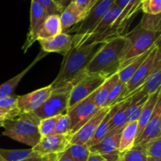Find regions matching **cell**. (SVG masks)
I'll use <instances>...</instances> for the list:
<instances>
[{
  "instance_id": "4fadbf2b",
  "label": "cell",
  "mask_w": 161,
  "mask_h": 161,
  "mask_svg": "<svg viewBox=\"0 0 161 161\" xmlns=\"http://www.w3.org/2000/svg\"><path fill=\"white\" fill-rule=\"evenodd\" d=\"M111 106L101 108L93 117H91L86 124H83L75 133H74L71 137L70 146L71 145L86 144L92 138L97 127L105 115L107 114Z\"/></svg>"
},
{
  "instance_id": "83f0119b",
  "label": "cell",
  "mask_w": 161,
  "mask_h": 161,
  "mask_svg": "<svg viewBox=\"0 0 161 161\" xmlns=\"http://www.w3.org/2000/svg\"><path fill=\"white\" fill-rule=\"evenodd\" d=\"M161 86V64L157 66L149 76L146 83L142 85L143 92L150 96L160 90Z\"/></svg>"
},
{
  "instance_id": "9a60e30c",
  "label": "cell",
  "mask_w": 161,
  "mask_h": 161,
  "mask_svg": "<svg viewBox=\"0 0 161 161\" xmlns=\"http://www.w3.org/2000/svg\"><path fill=\"white\" fill-rule=\"evenodd\" d=\"M159 138H161V97L157 101L152 116L147 124L135 139V146H143Z\"/></svg>"
},
{
  "instance_id": "836d02e7",
  "label": "cell",
  "mask_w": 161,
  "mask_h": 161,
  "mask_svg": "<svg viewBox=\"0 0 161 161\" xmlns=\"http://www.w3.org/2000/svg\"><path fill=\"white\" fill-rule=\"evenodd\" d=\"M0 109L21 113L18 107V96L12 94L0 99Z\"/></svg>"
},
{
  "instance_id": "5b68a950",
  "label": "cell",
  "mask_w": 161,
  "mask_h": 161,
  "mask_svg": "<svg viewBox=\"0 0 161 161\" xmlns=\"http://www.w3.org/2000/svg\"><path fill=\"white\" fill-rule=\"evenodd\" d=\"M53 86V91L47 101L33 112V114L39 119L52 116L64 115L69 110V102L70 97L72 84H58Z\"/></svg>"
},
{
  "instance_id": "5bb4252c",
  "label": "cell",
  "mask_w": 161,
  "mask_h": 161,
  "mask_svg": "<svg viewBox=\"0 0 161 161\" xmlns=\"http://www.w3.org/2000/svg\"><path fill=\"white\" fill-rule=\"evenodd\" d=\"M52 91L53 86L50 84L25 95L18 96L19 109L21 113H33L48 99Z\"/></svg>"
},
{
  "instance_id": "60d3db41",
  "label": "cell",
  "mask_w": 161,
  "mask_h": 161,
  "mask_svg": "<svg viewBox=\"0 0 161 161\" xmlns=\"http://www.w3.org/2000/svg\"><path fill=\"white\" fill-rule=\"evenodd\" d=\"M86 161H108V160H107L105 157H103L102 155H100V154L90 152L89 157H88V159Z\"/></svg>"
},
{
  "instance_id": "f1b7e54d",
  "label": "cell",
  "mask_w": 161,
  "mask_h": 161,
  "mask_svg": "<svg viewBox=\"0 0 161 161\" xmlns=\"http://www.w3.org/2000/svg\"><path fill=\"white\" fill-rule=\"evenodd\" d=\"M138 26L148 31L161 32V14H143Z\"/></svg>"
},
{
  "instance_id": "681fc988",
  "label": "cell",
  "mask_w": 161,
  "mask_h": 161,
  "mask_svg": "<svg viewBox=\"0 0 161 161\" xmlns=\"http://www.w3.org/2000/svg\"><path fill=\"white\" fill-rule=\"evenodd\" d=\"M53 1H54V2H56V3H58V5H59V3H60V1H61V0H53Z\"/></svg>"
},
{
  "instance_id": "bcb514c9",
  "label": "cell",
  "mask_w": 161,
  "mask_h": 161,
  "mask_svg": "<svg viewBox=\"0 0 161 161\" xmlns=\"http://www.w3.org/2000/svg\"><path fill=\"white\" fill-rule=\"evenodd\" d=\"M147 161H161V160H160V159H153L147 157Z\"/></svg>"
},
{
  "instance_id": "74e56055",
  "label": "cell",
  "mask_w": 161,
  "mask_h": 161,
  "mask_svg": "<svg viewBox=\"0 0 161 161\" xmlns=\"http://www.w3.org/2000/svg\"><path fill=\"white\" fill-rule=\"evenodd\" d=\"M45 9L47 15H61L63 9L53 0H36Z\"/></svg>"
},
{
  "instance_id": "8fae6325",
  "label": "cell",
  "mask_w": 161,
  "mask_h": 161,
  "mask_svg": "<svg viewBox=\"0 0 161 161\" xmlns=\"http://www.w3.org/2000/svg\"><path fill=\"white\" fill-rule=\"evenodd\" d=\"M47 14L45 9L39 4L36 0L31 1V11H30V27L28 32L27 34L26 41L22 47L24 53H26L27 50L32 46L38 39V33L42 28Z\"/></svg>"
},
{
  "instance_id": "4316f807",
  "label": "cell",
  "mask_w": 161,
  "mask_h": 161,
  "mask_svg": "<svg viewBox=\"0 0 161 161\" xmlns=\"http://www.w3.org/2000/svg\"><path fill=\"white\" fill-rule=\"evenodd\" d=\"M32 149H0V155L5 161H23L37 155Z\"/></svg>"
},
{
  "instance_id": "e0dca14e",
  "label": "cell",
  "mask_w": 161,
  "mask_h": 161,
  "mask_svg": "<svg viewBox=\"0 0 161 161\" xmlns=\"http://www.w3.org/2000/svg\"><path fill=\"white\" fill-rule=\"evenodd\" d=\"M85 17L86 14L74 2H72L63 9L60 15L62 32L67 33L73 27L80 24Z\"/></svg>"
},
{
  "instance_id": "8992f818",
  "label": "cell",
  "mask_w": 161,
  "mask_h": 161,
  "mask_svg": "<svg viewBox=\"0 0 161 161\" xmlns=\"http://www.w3.org/2000/svg\"><path fill=\"white\" fill-rule=\"evenodd\" d=\"M160 42H157L150 53L145 59L142 64L140 65L138 70L135 72L133 76L126 84V87L123 92L119 102L125 100L130 95L139 91L142 85L146 83L149 75L155 70L156 68L161 64V53H160Z\"/></svg>"
},
{
  "instance_id": "7dc6e473",
  "label": "cell",
  "mask_w": 161,
  "mask_h": 161,
  "mask_svg": "<svg viewBox=\"0 0 161 161\" xmlns=\"http://www.w3.org/2000/svg\"><path fill=\"white\" fill-rule=\"evenodd\" d=\"M116 161H124V160H123V158H122V156H121V155L119 156V157L118 158V160Z\"/></svg>"
},
{
  "instance_id": "f6af8a7d",
  "label": "cell",
  "mask_w": 161,
  "mask_h": 161,
  "mask_svg": "<svg viewBox=\"0 0 161 161\" xmlns=\"http://www.w3.org/2000/svg\"><path fill=\"white\" fill-rule=\"evenodd\" d=\"M23 161H42V156H40L39 154L34 156V157H31L30 158L26 159V160Z\"/></svg>"
},
{
  "instance_id": "4dcf8cb0",
  "label": "cell",
  "mask_w": 161,
  "mask_h": 161,
  "mask_svg": "<svg viewBox=\"0 0 161 161\" xmlns=\"http://www.w3.org/2000/svg\"><path fill=\"white\" fill-rule=\"evenodd\" d=\"M124 161H147L144 146H135L130 150L122 154Z\"/></svg>"
},
{
  "instance_id": "ab89813d",
  "label": "cell",
  "mask_w": 161,
  "mask_h": 161,
  "mask_svg": "<svg viewBox=\"0 0 161 161\" xmlns=\"http://www.w3.org/2000/svg\"><path fill=\"white\" fill-rule=\"evenodd\" d=\"M73 2L86 14V16L90 9L97 3V0H74Z\"/></svg>"
},
{
  "instance_id": "d6986e66",
  "label": "cell",
  "mask_w": 161,
  "mask_h": 161,
  "mask_svg": "<svg viewBox=\"0 0 161 161\" xmlns=\"http://www.w3.org/2000/svg\"><path fill=\"white\" fill-rule=\"evenodd\" d=\"M138 133V121H129L123 127L120 134L119 152L120 155L130 150L135 146Z\"/></svg>"
},
{
  "instance_id": "d4e9b609",
  "label": "cell",
  "mask_w": 161,
  "mask_h": 161,
  "mask_svg": "<svg viewBox=\"0 0 161 161\" xmlns=\"http://www.w3.org/2000/svg\"><path fill=\"white\" fill-rule=\"evenodd\" d=\"M153 47L150 49V50L146 51V53L142 54L141 56L135 58L134 61H132L131 62L127 64V65H125L124 67H123L122 69H120L119 71H118L117 74H118V76H119V81L122 82V83H124V84H127V82L131 79V77L133 76L134 74L135 73V72L138 70V69L140 67V65L142 64L143 61H145V59L147 58V56L149 55V53H150Z\"/></svg>"
},
{
  "instance_id": "d6a6232c",
  "label": "cell",
  "mask_w": 161,
  "mask_h": 161,
  "mask_svg": "<svg viewBox=\"0 0 161 161\" xmlns=\"http://www.w3.org/2000/svg\"><path fill=\"white\" fill-rule=\"evenodd\" d=\"M143 146L146 151V157L161 160V138L152 140Z\"/></svg>"
},
{
  "instance_id": "7a4b0ae2",
  "label": "cell",
  "mask_w": 161,
  "mask_h": 161,
  "mask_svg": "<svg viewBox=\"0 0 161 161\" xmlns=\"http://www.w3.org/2000/svg\"><path fill=\"white\" fill-rule=\"evenodd\" d=\"M129 41L119 36L105 42L85 69V74H98L111 76L120 69L123 57L127 52Z\"/></svg>"
},
{
  "instance_id": "44dd1931",
  "label": "cell",
  "mask_w": 161,
  "mask_h": 161,
  "mask_svg": "<svg viewBox=\"0 0 161 161\" xmlns=\"http://www.w3.org/2000/svg\"><path fill=\"white\" fill-rule=\"evenodd\" d=\"M62 32L60 15L47 16L42 28L38 33V40L48 39Z\"/></svg>"
},
{
  "instance_id": "7bdbcfd3",
  "label": "cell",
  "mask_w": 161,
  "mask_h": 161,
  "mask_svg": "<svg viewBox=\"0 0 161 161\" xmlns=\"http://www.w3.org/2000/svg\"><path fill=\"white\" fill-rule=\"evenodd\" d=\"M58 161H74V160H72L69 156H68L67 154L64 153V152L63 153H61V155H60L59 159H58Z\"/></svg>"
},
{
  "instance_id": "52a82bcc",
  "label": "cell",
  "mask_w": 161,
  "mask_h": 161,
  "mask_svg": "<svg viewBox=\"0 0 161 161\" xmlns=\"http://www.w3.org/2000/svg\"><path fill=\"white\" fill-rule=\"evenodd\" d=\"M108 78L98 74H85L73 84L69 102V109L94 94ZM69 111V110H68Z\"/></svg>"
},
{
  "instance_id": "277c9868",
  "label": "cell",
  "mask_w": 161,
  "mask_h": 161,
  "mask_svg": "<svg viewBox=\"0 0 161 161\" xmlns=\"http://www.w3.org/2000/svg\"><path fill=\"white\" fill-rule=\"evenodd\" d=\"M124 36L128 39L129 46L123 57L120 69L150 50L157 42H160L161 32L148 31L138 25L135 29Z\"/></svg>"
},
{
  "instance_id": "9c48e42d",
  "label": "cell",
  "mask_w": 161,
  "mask_h": 161,
  "mask_svg": "<svg viewBox=\"0 0 161 161\" xmlns=\"http://www.w3.org/2000/svg\"><path fill=\"white\" fill-rule=\"evenodd\" d=\"M114 3L115 0H97L85 18L76 26L69 30L67 34L75 33L76 35H83L92 31Z\"/></svg>"
},
{
  "instance_id": "c3c4849f",
  "label": "cell",
  "mask_w": 161,
  "mask_h": 161,
  "mask_svg": "<svg viewBox=\"0 0 161 161\" xmlns=\"http://www.w3.org/2000/svg\"><path fill=\"white\" fill-rule=\"evenodd\" d=\"M0 161H5V160L3 158V157L1 155H0Z\"/></svg>"
},
{
  "instance_id": "d590c367",
  "label": "cell",
  "mask_w": 161,
  "mask_h": 161,
  "mask_svg": "<svg viewBox=\"0 0 161 161\" xmlns=\"http://www.w3.org/2000/svg\"><path fill=\"white\" fill-rule=\"evenodd\" d=\"M70 129V119L69 115H61L55 125L53 135H69Z\"/></svg>"
},
{
  "instance_id": "484cf974",
  "label": "cell",
  "mask_w": 161,
  "mask_h": 161,
  "mask_svg": "<svg viewBox=\"0 0 161 161\" xmlns=\"http://www.w3.org/2000/svg\"><path fill=\"white\" fill-rule=\"evenodd\" d=\"M113 113V106H111L110 109L108 110L107 114L105 115V116L103 118L102 122L100 123V124L97 127V130H96L94 135H93L92 138L86 144L88 147H91V146L97 144L108 133V131L110 130V121H111Z\"/></svg>"
},
{
  "instance_id": "30bf717a",
  "label": "cell",
  "mask_w": 161,
  "mask_h": 161,
  "mask_svg": "<svg viewBox=\"0 0 161 161\" xmlns=\"http://www.w3.org/2000/svg\"><path fill=\"white\" fill-rule=\"evenodd\" d=\"M123 127H117L109 130L108 133L97 144L89 147L91 153L102 155L108 161H116L120 156L119 144Z\"/></svg>"
},
{
  "instance_id": "f35d334b",
  "label": "cell",
  "mask_w": 161,
  "mask_h": 161,
  "mask_svg": "<svg viewBox=\"0 0 161 161\" xmlns=\"http://www.w3.org/2000/svg\"><path fill=\"white\" fill-rule=\"evenodd\" d=\"M20 114H21V113H18V112H9L6 111V110L0 109V127H3L4 123L6 120L14 119V118L17 117Z\"/></svg>"
},
{
  "instance_id": "7c38bea8",
  "label": "cell",
  "mask_w": 161,
  "mask_h": 161,
  "mask_svg": "<svg viewBox=\"0 0 161 161\" xmlns=\"http://www.w3.org/2000/svg\"><path fill=\"white\" fill-rule=\"evenodd\" d=\"M70 135H51L41 138L33 150L40 156L48 154H61L65 152L70 146Z\"/></svg>"
},
{
  "instance_id": "603a6c76",
  "label": "cell",
  "mask_w": 161,
  "mask_h": 161,
  "mask_svg": "<svg viewBox=\"0 0 161 161\" xmlns=\"http://www.w3.org/2000/svg\"><path fill=\"white\" fill-rule=\"evenodd\" d=\"M118 80H119V76L116 72V74L107 78L106 80L101 85L100 87L94 92V102L99 108H105L107 99H108L112 90L117 83Z\"/></svg>"
},
{
  "instance_id": "ee69618b",
  "label": "cell",
  "mask_w": 161,
  "mask_h": 161,
  "mask_svg": "<svg viewBox=\"0 0 161 161\" xmlns=\"http://www.w3.org/2000/svg\"><path fill=\"white\" fill-rule=\"evenodd\" d=\"M74 0H61L59 3V6L62 9H64V8L66 7L67 6H69L72 2H73Z\"/></svg>"
},
{
  "instance_id": "ba28073f",
  "label": "cell",
  "mask_w": 161,
  "mask_h": 161,
  "mask_svg": "<svg viewBox=\"0 0 161 161\" xmlns=\"http://www.w3.org/2000/svg\"><path fill=\"white\" fill-rule=\"evenodd\" d=\"M94 93L77 103L68 111L67 114L70 119L69 135L71 136L101 109L94 103Z\"/></svg>"
},
{
  "instance_id": "3957f363",
  "label": "cell",
  "mask_w": 161,
  "mask_h": 161,
  "mask_svg": "<svg viewBox=\"0 0 161 161\" xmlns=\"http://www.w3.org/2000/svg\"><path fill=\"white\" fill-rule=\"evenodd\" d=\"M39 121L40 119L32 113H21L17 117L4 123L3 135L33 148L41 139Z\"/></svg>"
},
{
  "instance_id": "cb8c5ba5",
  "label": "cell",
  "mask_w": 161,
  "mask_h": 161,
  "mask_svg": "<svg viewBox=\"0 0 161 161\" xmlns=\"http://www.w3.org/2000/svg\"><path fill=\"white\" fill-rule=\"evenodd\" d=\"M160 97H161V91L160 90H159L157 93L149 96L147 102H146L145 105L143 106L141 114H140L139 118L138 119V133H137V137L140 135L142 130L146 127L148 121L149 120L150 117L152 116L154 108H155L156 105L157 103V101H158Z\"/></svg>"
},
{
  "instance_id": "7402d4cb",
  "label": "cell",
  "mask_w": 161,
  "mask_h": 161,
  "mask_svg": "<svg viewBox=\"0 0 161 161\" xmlns=\"http://www.w3.org/2000/svg\"><path fill=\"white\" fill-rule=\"evenodd\" d=\"M132 95L126 98L125 100L116 102L113 105V113L110 121V130L117 127H124L127 123V109Z\"/></svg>"
},
{
  "instance_id": "1f68e13d",
  "label": "cell",
  "mask_w": 161,
  "mask_h": 161,
  "mask_svg": "<svg viewBox=\"0 0 161 161\" xmlns=\"http://www.w3.org/2000/svg\"><path fill=\"white\" fill-rule=\"evenodd\" d=\"M60 116H52V117L40 119L39 124V132L40 134L41 138L53 135L55 125H56V123Z\"/></svg>"
},
{
  "instance_id": "ffe728a7",
  "label": "cell",
  "mask_w": 161,
  "mask_h": 161,
  "mask_svg": "<svg viewBox=\"0 0 161 161\" xmlns=\"http://www.w3.org/2000/svg\"><path fill=\"white\" fill-rule=\"evenodd\" d=\"M142 88L132 95L130 104L127 109V122L138 121L143 106L149 98V96L145 94Z\"/></svg>"
},
{
  "instance_id": "e575fe53",
  "label": "cell",
  "mask_w": 161,
  "mask_h": 161,
  "mask_svg": "<svg viewBox=\"0 0 161 161\" xmlns=\"http://www.w3.org/2000/svg\"><path fill=\"white\" fill-rule=\"evenodd\" d=\"M125 87H126V84H124V83H123L122 82L118 80L117 83L115 85L113 89L112 90L111 93H110L109 96H108V99H107L106 103H105V107L113 106L114 104H116V102H119L123 92H124V90H125Z\"/></svg>"
},
{
  "instance_id": "b9f144b4",
  "label": "cell",
  "mask_w": 161,
  "mask_h": 161,
  "mask_svg": "<svg viewBox=\"0 0 161 161\" xmlns=\"http://www.w3.org/2000/svg\"><path fill=\"white\" fill-rule=\"evenodd\" d=\"M61 154H48V155H44L42 156V161H58Z\"/></svg>"
},
{
  "instance_id": "ac0fdd59",
  "label": "cell",
  "mask_w": 161,
  "mask_h": 161,
  "mask_svg": "<svg viewBox=\"0 0 161 161\" xmlns=\"http://www.w3.org/2000/svg\"><path fill=\"white\" fill-rule=\"evenodd\" d=\"M47 54V53H46V52L42 51V50H41V51L39 52V54L37 55L36 59H35L34 61H33L25 69V70H23L21 72H20L19 74L16 75L15 76L11 78L10 80H7L6 82L3 83V84L0 85V99L3 98V97H6V96H9L14 94L17 86H18V84L20 83V82L21 81L22 79L24 78V76L26 75L27 72H29L30 69H31L38 61L42 60Z\"/></svg>"
},
{
  "instance_id": "8d00e7d4",
  "label": "cell",
  "mask_w": 161,
  "mask_h": 161,
  "mask_svg": "<svg viewBox=\"0 0 161 161\" xmlns=\"http://www.w3.org/2000/svg\"><path fill=\"white\" fill-rule=\"evenodd\" d=\"M141 10L143 14H161V0H142Z\"/></svg>"
},
{
  "instance_id": "6da1fadb",
  "label": "cell",
  "mask_w": 161,
  "mask_h": 161,
  "mask_svg": "<svg viewBox=\"0 0 161 161\" xmlns=\"http://www.w3.org/2000/svg\"><path fill=\"white\" fill-rule=\"evenodd\" d=\"M103 42H93L83 45H74L64 56L61 69L53 85L72 84L84 75L85 69L94 55L103 46Z\"/></svg>"
},
{
  "instance_id": "f546056e",
  "label": "cell",
  "mask_w": 161,
  "mask_h": 161,
  "mask_svg": "<svg viewBox=\"0 0 161 161\" xmlns=\"http://www.w3.org/2000/svg\"><path fill=\"white\" fill-rule=\"evenodd\" d=\"M64 153L74 161H86L90 154L89 147L85 145H71Z\"/></svg>"
},
{
  "instance_id": "2e32d148",
  "label": "cell",
  "mask_w": 161,
  "mask_h": 161,
  "mask_svg": "<svg viewBox=\"0 0 161 161\" xmlns=\"http://www.w3.org/2000/svg\"><path fill=\"white\" fill-rule=\"evenodd\" d=\"M74 35L61 32L48 39L38 40L42 51L46 53H58L63 56L69 52L73 46Z\"/></svg>"
}]
</instances>
